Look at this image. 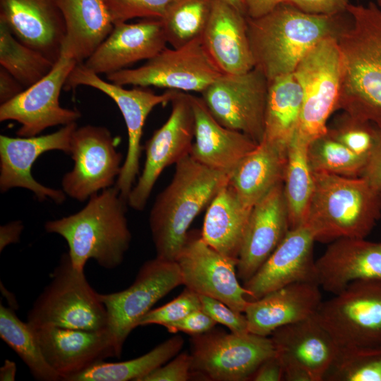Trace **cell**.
<instances>
[{"mask_svg":"<svg viewBox=\"0 0 381 381\" xmlns=\"http://www.w3.org/2000/svg\"><path fill=\"white\" fill-rule=\"evenodd\" d=\"M0 19L25 45L54 63L60 57L66 24L57 0H0Z\"/></svg>","mask_w":381,"mask_h":381,"instance_id":"obj_22","label":"cell"},{"mask_svg":"<svg viewBox=\"0 0 381 381\" xmlns=\"http://www.w3.org/2000/svg\"><path fill=\"white\" fill-rule=\"evenodd\" d=\"M126 203L111 186L91 195L79 212L48 221L44 228L66 241L74 268L84 271L86 262L93 259L105 269H114L122 263L131 241Z\"/></svg>","mask_w":381,"mask_h":381,"instance_id":"obj_3","label":"cell"},{"mask_svg":"<svg viewBox=\"0 0 381 381\" xmlns=\"http://www.w3.org/2000/svg\"><path fill=\"white\" fill-rule=\"evenodd\" d=\"M224 1H226V2L232 5L234 7H235L236 9H238L239 11H241L244 15H246L241 0H224Z\"/></svg>","mask_w":381,"mask_h":381,"instance_id":"obj_54","label":"cell"},{"mask_svg":"<svg viewBox=\"0 0 381 381\" xmlns=\"http://www.w3.org/2000/svg\"><path fill=\"white\" fill-rule=\"evenodd\" d=\"M349 20L347 11L315 15L287 4H280L260 18L246 17L254 68L260 70L268 82L293 73L315 45L326 37H337Z\"/></svg>","mask_w":381,"mask_h":381,"instance_id":"obj_2","label":"cell"},{"mask_svg":"<svg viewBox=\"0 0 381 381\" xmlns=\"http://www.w3.org/2000/svg\"><path fill=\"white\" fill-rule=\"evenodd\" d=\"M284 4L315 15H335L347 11L349 0H285Z\"/></svg>","mask_w":381,"mask_h":381,"instance_id":"obj_46","label":"cell"},{"mask_svg":"<svg viewBox=\"0 0 381 381\" xmlns=\"http://www.w3.org/2000/svg\"><path fill=\"white\" fill-rule=\"evenodd\" d=\"M183 344V337L175 335L138 358L116 363L98 362L70 381H141L179 354Z\"/></svg>","mask_w":381,"mask_h":381,"instance_id":"obj_33","label":"cell"},{"mask_svg":"<svg viewBox=\"0 0 381 381\" xmlns=\"http://www.w3.org/2000/svg\"><path fill=\"white\" fill-rule=\"evenodd\" d=\"M302 89V104L296 136L309 144L327 131V120L337 110L340 95L341 63L337 37L315 45L294 72Z\"/></svg>","mask_w":381,"mask_h":381,"instance_id":"obj_7","label":"cell"},{"mask_svg":"<svg viewBox=\"0 0 381 381\" xmlns=\"http://www.w3.org/2000/svg\"><path fill=\"white\" fill-rule=\"evenodd\" d=\"M327 134L353 152L368 159L377 142L380 129L373 123L344 112L327 126Z\"/></svg>","mask_w":381,"mask_h":381,"instance_id":"obj_40","label":"cell"},{"mask_svg":"<svg viewBox=\"0 0 381 381\" xmlns=\"http://www.w3.org/2000/svg\"><path fill=\"white\" fill-rule=\"evenodd\" d=\"M78 63L61 52L52 71L11 100L1 104L0 121H16L20 124L16 134L32 137L46 128L76 122L81 114L60 105L59 96L66 81Z\"/></svg>","mask_w":381,"mask_h":381,"instance_id":"obj_15","label":"cell"},{"mask_svg":"<svg viewBox=\"0 0 381 381\" xmlns=\"http://www.w3.org/2000/svg\"><path fill=\"white\" fill-rule=\"evenodd\" d=\"M217 322L202 308L195 310L183 318L164 326L171 333L184 332L191 336L203 334L213 329Z\"/></svg>","mask_w":381,"mask_h":381,"instance_id":"obj_45","label":"cell"},{"mask_svg":"<svg viewBox=\"0 0 381 381\" xmlns=\"http://www.w3.org/2000/svg\"><path fill=\"white\" fill-rule=\"evenodd\" d=\"M308 144L296 135L289 145L283 181L290 229L304 224L314 188L307 158Z\"/></svg>","mask_w":381,"mask_h":381,"instance_id":"obj_34","label":"cell"},{"mask_svg":"<svg viewBox=\"0 0 381 381\" xmlns=\"http://www.w3.org/2000/svg\"><path fill=\"white\" fill-rule=\"evenodd\" d=\"M116 146L117 140L106 127H78L71 140L74 166L61 182L65 194L83 202L116 183L122 167Z\"/></svg>","mask_w":381,"mask_h":381,"instance_id":"obj_17","label":"cell"},{"mask_svg":"<svg viewBox=\"0 0 381 381\" xmlns=\"http://www.w3.org/2000/svg\"><path fill=\"white\" fill-rule=\"evenodd\" d=\"M174 0H104L115 25L140 18L162 19Z\"/></svg>","mask_w":381,"mask_h":381,"instance_id":"obj_41","label":"cell"},{"mask_svg":"<svg viewBox=\"0 0 381 381\" xmlns=\"http://www.w3.org/2000/svg\"><path fill=\"white\" fill-rule=\"evenodd\" d=\"M324 380L381 381V345L339 348Z\"/></svg>","mask_w":381,"mask_h":381,"instance_id":"obj_39","label":"cell"},{"mask_svg":"<svg viewBox=\"0 0 381 381\" xmlns=\"http://www.w3.org/2000/svg\"><path fill=\"white\" fill-rule=\"evenodd\" d=\"M361 176L373 188L381 191V130L377 142Z\"/></svg>","mask_w":381,"mask_h":381,"instance_id":"obj_47","label":"cell"},{"mask_svg":"<svg viewBox=\"0 0 381 381\" xmlns=\"http://www.w3.org/2000/svg\"><path fill=\"white\" fill-rule=\"evenodd\" d=\"M167 44L161 19L143 18L115 25L113 30L84 62L99 75H108L142 60H148Z\"/></svg>","mask_w":381,"mask_h":381,"instance_id":"obj_23","label":"cell"},{"mask_svg":"<svg viewBox=\"0 0 381 381\" xmlns=\"http://www.w3.org/2000/svg\"><path fill=\"white\" fill-rule=\"evenodd\" d=\"M171 103L168 119L146 142L144 167L127 199L128 205L138 211L145 207L164 169L190 154L195 119L189 93L177 91Z\"/></svg>","mask_w":381,"mask_h":381,"instance_id":"obj_14","label":"cell"},{"mask_svg":"<svg viewBox=\"0 0 381 381\" xmlns=\"http://www.w3.org/2000/svg\"><path fill=\"white\" fill-rule=\"evenodd\" d=\"M23 225L20 221H15L1 226L0 228V250L11 243H18L20 240Z\"/></svg>","mask_w":381,"mask_h":381,"instance_id":"obj_51","label":"cell"},{"mask_svg":"<svg viewBox=\"0 0 381 381\" xmlns=\"http://www.w3.org/2000/svg\"><path fill=\"white\" fill-rule=\"evenodd\" d=\"M262 140L286 150L297 131L302 89L294 73L270 82Z\"/></svg>","mask_w":381,"mask_h":381,"instance_id":"obj_32","label":"cell"},{"mask_svg":"<svg viewBox=\"0 0 381 381\" xmlns=\"http://www.w3.org/2000/svg\"><path fill=\"white\" fill-rule=\"evenodd\" d=\"M191 378V356L190 353L183 352L154 370L141 381H186Z\"/></svg>","mask_w":381,"mask_h":381,"instance_id":"obj_44","label":"cell"},{"mask_svg":"<svg viewBox=\"0 0 381 381\" xmlns=\"http://www.w3.org/2000/svg\"><path fill=\"white\" fill-rule=\"evenodd\" d=\"M315 282L333 295L350 283L381 279V243L341 238L329 243L315 262Z\"/></svg>","mask_w":381,"mask_h":381,"instance_id":"obj_24","label":"cell"},{"mask_svg":"<svg viewBox=\"0 0 381 381\" xmlns=\"http://www.w3.org/2000/svg\"><path fill=\"white\" fill-rule=\"evenodd\" d=\"M183 284L176 261L155 257L140 267L133 284L121 291L99 294L108 316V329L114 339L117 358L131 332L161 298Z\"/></svg>","mask_w":381,"mask_h":381,"instance_id":"obj_12","label":"cell"},{"mask_svg":"<svg viewBox=\"0 0 381 381\" xmlns=\"http://www.w3.org/2000/svg\"><path fill=\"white\" fill-rule=\"evenodd\" d=\"M276 351L270 337L214 329L191 336V376L212 381L250 380Z\"/></svg>","mask_w":381,"mask_h":381,"instance_id":"obj_8","label":"cell"},{"mask_svg":"<svg viewBox=\"0 0 381 381\" xmlns=\"http://www.w3.org/2000/svg\"><path fill=\"white\" fill-rule=\"evenodd\" d=\"M285 0H241L246 17H262L279 6Z\"/></svg>","mask_w":381,"mask_h":381,"instance_id":"obj_50","label":"cell"},{"mask_svg":"<svg viewBox=\"0 0 381 381\" xmlns=\"http://www.w3.org/2000/svg\"><path fill=\"white\" fill-rule=\"evenodd\" d=\"M284 370L279 356L274 355L265 359L258 367L250 380L253 381H281L283 380Z\"/></svg>","mask_w":381,"mask_h":381,"instance_id":"obj_48","label":"cell"},{"mask_svg":"<svg viewBox=\"0 0 381 381\" xmlns=\"http://www.w3.org/2000/svg\"><path fill=\"white\" fill-rule=\"evenodd\" d=\"M201 38L207 54L222 74H241L254 68L246 16L226 1L214 0Z\"/></svg>","mask_w":381,"mask_h":381,"instance_id":"obj_25","label":"cell"},{"mask_svg":"<svg viewBox=\"0 0 381 381\" xmlns=\"http://www.w3.org/2000/svg\"><path fill=\"white\" fill-rule=\"evenodd\" d=\"M66 24L61 52L83 63L114 29L104 0H57Z\"/></svg>","mask_w":381,"mask_h":381,"instance_id":"obj_29","label":"cell"},{"mask_svg":"<svg viewBox=\"0 0 381 381\" xmlns=\"http://www.w3.org/2000/svg\"><path fill=\"white\" fill-rule=\"evenodd\" d=\"M77 128L76 122H73L47 135L18 138L1 135V192L20 187L33 192L40 201L50 198L57 204L64 202L66 194L63 190L38 183L32 177L31 169L35 160L46 152L61 150L71 155V140Z\"/></svg>","mask_w":381,"mask_h":381,"instance_id":"obj_18","label":"cell"},{"mask_svg":"<svg viewBox=\"0 0 381 381\" xmlns=\"http://www.w3.org/2000/svg\"><path fill=\"white\" fill-rule=\"evenodd\" d=\"M201 308L217 324L226 327L231 332L243 334L249 333L246 317L243 313L231 308L222 301L205 295H199Z\"/></svg>","mask_w":381,"mask_h":381,"instance_id":"obj_43","label":"cell"},{"mask_svg":"<svg viewBox=\"0 0 381 381\" xmlns=\"http://www.w3.org/2000/svg\"><path fill=\"white\" fill-rule=\"evenodd\" d=\"M375 4L381 10V0H375Z\"/></svg>","mask_w":381,"mask_h":381,"instance_id":"obj_55","label":"cell"},{"mask_svg":"<svg viewBox=\"0 0 381 381\" xmlns=\"http://www.w3.org/2000/svg\"><path fill=\"white\" fill-rule=\"evenodd\" d=\"M307 158L313 173L359 177L368 159L353 152L326 133L308 145Z\"/></svg>","mask_w":381,"mask_h":381,"instance_id":"obj_38","label":"cell"},{"mask_svg":"<svg viewBox=\"0 0 381 381\" xmlns=\"http://www.w3.org/2000/svg\"><path fill=\"white\" fill-rule=\"evenodd\" d=\"M348 25L337 37L341 87L337 110L381 130V10L375 2L350 4Z\"/></svg>","mask_w":381,"mask_h":381,"instance_id":"obj_1","label":"cell"},{"mask_svg":"<svg viewBox=\"0 0 381 381\" xmlns=\"http://www.w3.org/2000/svg\"><path fill=\"white\" fill-rule=\"evenodd\" d=\"M314 316L339 348L381 345V279L350 283Z\"/></svg>","mask_w":381,"mask_h":381,"instance_id":"obj_10","label":"cell"},{"mask_svg":"<svg viewBox=\"0 0 381 381\" xmlns=\"http://www.w3.org/2000/svg\"><path fill=\"white\" fill-rule=\"evenodd\" d=\"M320 286L299 282L249 301L244 314L250 333L270 337L277 328L315 315L322 300Z\"/></svg>","mask_w":381,"mask_h":381,"instance_id":"obj_27","label":"cell"},{"mask_svg":"<svg viewBox=\"0 0 381 381\" xmlns=\"http://www.w3.org/2000/svg\"><path fill=\"white\" fill-rule=\"evenodd\" d=\"M170 183L157 196L149 215L156 257L175 261L198 214L229 181L190 155L176 164Z\"/></svg>","mask_w":381,"mask_h":381,"instance_id":"obj_4","label":"cell"},{"mask_svg":"<svg viewBox=\"0 0 381 381\" xmlns=\"http://www.w3.org/2000/svg\"><path fill=\"white\" fill-rule=\"evenodd\" d=\"M281 360V359H280ZM285 381H312L308 373L299 364L292 361L281 360Z\"/></svg>","mask_w":381,"mask_h":381,"instance_id":"obj_52","label":"cell"},{"mask_svg":"<svg viewBox=\"0 0 381 381\" xmlns=\"http://www.w3.org/2000/svg\"><path fill=\"white\" fill-rule=\"evenodd\" d=\"M313 176V193L303 224L315 241L365 238L381 217V191L361 176Z\"/></svg>","mask_w":381,"mask_h":381,"instance_id":"obj_5","label":"cell"},{"mask_svg":"<svg viewBox=\"0 0 381 381\" xmlns=\"http://www.w3.org/2000/svg\"><path fill=\"white\" fill-rule=\"evenodd\" d=\"M213 3L214 0H174L161 19L167 43L179 48L200 37Z\"/></svg>","mask_w":381,"mask_h":381,"instance_id":"obj_37","label":"cell"},{"mask_svg":"<svg viewBox=\"0 0 381 381\" xmlns=\"http://www.w3.org/2000/svg\"><path fill=\"white\" fill-rule=\"evenodd\" d=\"M286 155V150L262 140L229 174L228 183L245 206L252 208L283 183Z\"/></svg>","mask_w":381,"mask_h":381,"instance_id":"obj_30","label":"cell"},{"mask_svg":"<svg viewBox=\"0 0 381 381\" xmlns=\"http://www.w3.org/2000/svg\"><path fill=\"white\" fill-rule=\"evenodd\" d=\"M251 210L227 183L207 206L200 231L203 241L221 254L238 260Z\"/></svg>","mask_w":381,"mask_h":381,"instance_id":"obj_31","label":"cell"},{"mask_svg":"<svg viewBox=\"0 0 381 381\" xmlns=\"http://www.w3.org/2000/svg\"><path fill=\"white\" fill-rule=\"evenodd\" d=\"M25 88L3 67H0V102L5 103L20 92Z\"/></svg>","mask_w":381,"mask_h":381,"instance_id":"obj_49","label":"cell"},{"mask_svg":"<svg viewBox=\"0 0 381 381\" xmlns=\"http://www.w3.org/2000/svg\"><path fill=\"white\" fill-rule=\"evenodd\" d=\"M45 359L61 380L109 357L117 358L111 332L45 327L34 329Z\"/></svg>","mask_w":381,"mask_h":381,"instance_id":"obj_19","label":"cell"},{"mask_svg":"<svg viewBox=\"0 0 381 381\" xmlns=\"http://www.w3.org/2000/svg\"><path fill=\"white\" fill-rule=\"evenodd\" d=\"M200 308L201 303L199 294L185 287L180 295L169 303L151 309L142 318L139 326L159 325L164 327Z\"/></svg>","mask_w":381,"mask_h":381,"instance_id":"obj_42","label":"cell"},{"mask_svg":"<svg viewBox=\"0 0 381 381\" xmlns=\"http://www.w3.org/2000/svg\"><path fill=\"white\" fill-rule=\"evenodd\" d=\"M290 229L283 183L253 207L238 257L237 274L243 283L267 260Z\"/></svg>","mask_w":381,"mask_h":381,"instance_id":"obj_21","label":"cell"},{"mask_svg":"<svg viewBox=\"0 0 381 381\" xmlns=\"http://www.w3.org/2000/svg\"><path fill=\"white\" fill-rule=\"evenodd\" d=\"M189 97L195 119L190 155L202 165L229 176L258 143L244 133L221 125L202 97L191 94Z\"/></svg>","mask_w":381,"mask_h":381,"instance_id":"obj_26","label":"cell"},{"mask_svg":"<svg viewBox=\"0 0 381 381\" xmlns=\"http://www.w3.org/2000/svg\"><path fill=\"white\" fill-rule=\"evenodd\" d=\"M16 364L14 361L6 359L0 368L1 381H13L16 380Z\"/></svg>","mask_w":381,"mask_h":381,"instance_id":"obj_53","label":"cell"},{"mask_svg":"<svg viewBox=\"0 0 381 381\" xmlns=\"http://www.w3.org/2000/svg\"><path fill=\"white\" fill-rule=\"evenodd\" d=\"M270 337L279 358L299 364L312 381H324L339 350L314 315L280 327Z\"/></svg>","mask_w":381,"mask_h":381,"instance_id":"obj_28","label":"cell"},{"mask_svg":"<svg viewBox=\"0 0 381 381\" xmlns=\"http://www.w3.org/2000/svg\"><path fill=\"white\" fill-rule=\"evenodd\" d=\"M79 85L95 88L109 96L116 104L123 117L128 132V148L115 186L121 197L127 202L139 174L140 142L145 121L155 107L171 102L178 90H167L163 94L157 95L148 87L134 86L132 89H126L122 85L103 80L83 63L74 66L64 89L71 90Z\"/></svg>","mask_w":381,"mask_h":381,"instance_id":"obj_9","label":"cell"},{"mask_svg":"<svg viewBox=\"0 0 381 381\" xmlns=\"http://www.w3.org/2000/svg\"><path fill=\"white\" fill-rule=\"evenodd\" d=\"M175 261L185 287L244 313L249 302L248 291L240 284L236 269L238 260L221 254L207 244L200 231L188 232Z\"/></svg>","mask_w":381,"mask_h":381,"instance_id":"obj_16","label":"cell"},{"mask_svg":"<svg viewBox=\"0 0 381 381\" xmlns=\"http://www.w3.org/2000/svg\"><path fill=\"white\" fill-rule=\"evenodd\" d=\"M55 63L19 41L0 19V65L27 88L46 76Z\"/></svg>","mask_w":381,"mask_h":381,"instance_id":"obj_36","label":"cell"},{"mask_svg":"<svg viewBox=\"0 0 381 381\" xmlns=\"http://www.w3.org/2000/svg\"><path fill=\"white\" fill-rule=\"evenodd\" d=\"M315 241L305 224L289 229L285 237L243 287L248 300H256L288 284L315 282L313 244Z\"/></svg>","mask_w":381,"mask_h":381,"instance_id":"obj_20","label":"cell"},{"mask_svg":"<svg viewBox=\"0 0 381 381\" xmlns=\"http://www.w3.org/2000/svg\"><path fill=\"white\" fill-rule=\"evenodd\" d=\"M0 337L40 381H59L61 377L47 363L35 329L20 320L11 308L0 306Z\"/></svg>","mask_w":381,"mask_h":381,"instance_id":"obj_35","label":"cell"},{"mask_svg":"<svg viewBox=\"0 0 381 381\" xmlns=\"http://www.w3.org/2000/svg\"><path fill=\"white\" fill-rule=\"evenodd\" d=\"M27 322L33 329H108L107 312L99 294L90 285L84 271L73 267L68 253L61 256L50 282L33 303Z\"/></svg>","mask_w":381,"mask_h":381,"instance_id":"obj_6","label":"cell"},{"mask_svg":"<svg viewBox=\"0 0 381 381\" xmlns=\"http://www.w3.org/2000/svg\"><path fill=\"white\" fill-rule=\"evenodd\" d=\"M222 74L207 54L200 37L179 48L165 47L143 66L109 73L107 79L122 86L202 93Z\"/></svg>","mask_w":381,"mask_h":381,"instance_id":"obj_11","label":"cell"},{"mask_svg":"<svg viewBox=\"0 0 381 381\" xmlns=\"http://www.w3.org/2000/svg\"><path fill=\"white\" fill-rule=\"evenodd\" d=\"M269 83L258 68L222 74L201 94L212 116L223 126L259 144L264 135Z\"/></svg>","mask_w":381,"mask_h":381,"instance_id":"obj_13","label":"cell"}]
</instances>
